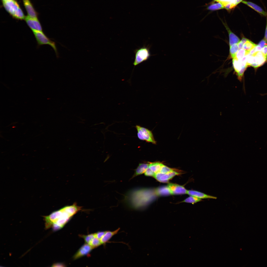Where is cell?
Masks as SVG:
<instances>
[{
  "label": "cell",
  "instance_id": "ba28073f",
  "mask_svg": "<svg viewBox=\"0 0 267 267\" xmlns=\"http://www.w3.org/2000/svg\"><path fill=\"white\" fill-rule=\"evenodd\" d=\"M167 186L171 195H180L187 194V190L182 186L177 184L170 183Z\"/></svg>",
  "mask_w": 267,
  "mask_h": 267
},
{
  "label": "cell",
  "instance_id": "d6a6232c",
  "mask_svg": "<svg viewBox=\"0 0 267 267\" xmlns=\"http://www.w3.org/2000/svg\"><path fill=\"white\" fill-rule=\"evenodd\" d=\"M65 265L61 263H55L54 264L51 266L52 267H65Z\"/></svg>",
  "mask_w": 267,
  "mask_h": 267
},
{
  "label": "cell",
  "instance_id": "6da1fadb",
  "mask_svg": "<svg viewBox=\"0 0 267 267\" xmlns=\"http://www.w3.org/2000/svg\"><path fill=\"white\" fill-rule=\"evenodd\" d=\"M150 48L148 46L144 45L134 50L135 59L133 63L134 67L147 60L150 58L152 55Z\"/></svg>",
  "mask_w": 267,
  "mask_h": 267
},
{
  "label": "cell",
  "instance_id": "d590c367",
  "mask_svg": "<svg viewBox=\"0 0 267 267\" xmlns=\"http://www.w3.org/2000/svg\"><path fill=\"white\" fill-rule=\"evenodd\" d=\"M243 0H237L236 2V5H237L240 2H242Z\"/></svg>",
  "mask_w": 267,
  "mask_h": 267
},
{
  "label": "cell",
  "instance_id": "4316f807",
  "mask_svg": "<svg viewBox=\"0 0 267 267\" xmlns=\"http://www.w3.org/2000/svg\"><path fill=\"white\" fill-rule=\"evenodd\" d=\"M174 171L172 169L163 164L161 166L159 172L163 173H167Z\"/></svg>",
  "mask_w": 267,
  "mask_h": 267
},
{
  "label": "cell",
  "instance_id": "ac0fdd59",
  "mask_svg": "<svg viewBox=\"0 0 267 267\" xmlns=\"http://www.w3.org/2000/svg\"><path fill=\"white\" fill-rule=\"evenodd\" d=\"M149 167L155 174L159 172L161 166L163 164L158 162H149Z\"/></svg>",
  "mask_w": 267,
  "mask_h": 267
},
{
  "label": "cell",
  "instance_id": "3957f363",
  "mask_svg": "<svg viewBox=\"0 0 267 267\" xmlns=\"http://www.w3.org/2000/svg\"><path fill=\"white\" fill-rule=\"evenodd\" d=\"M135 127L137 131V136L140 139L154 144L156 143L153 134L150 131L138 125H136Z\"/></svg>",
  "mask_w": 267,
  "mask_h": 267
},
{
  "label": "cell",
  "instance_id": "7402d4cb",
  "mask_svg": "<svg viewBox=\"0 0 267 267\" xmlns=\"http://www.w3.org/2000/svg\"><path fill=\"white\" fill-rule=\"evenodd\" d=\"M237 44H235L230 46L229 53L231 57L233 59L234 58L236 54L239 50Z\"/></svg>",
  "mask_w": 267,
  "mask_h": 267
},
{
  "label": "cell",
  "instance_id": "8d00e7d4",
  "mask_svg": "<svg viewBox=\"0 0 267 267\" xmlns=\"http://www.w3.org/2000/svg\"><path fill=\"white\" fill-rule=\"evenodd\" d=\"M2 0V2H3V1H7V0Z\"/></svg>",
  "mask_w": 267,
  "mask_h": 267
},
{
  "label": "cell",
  "instance_id": "4dcf8cb0",
  "mask_svg": "<svg viewBox=\"0 0 267 267\" xmlns=\"http://www.w3.org/2000/svg\"><path fill=\"white\" fill-rule=\"evenodd\" d=\"M258 45L262 48L264 46L267 45V42L264 39L259 42Z\"/></svg>",
  "mask_w": 267,
  "mask_h": 267
},
{
  "label": "cell",
  "instance_id": "2e32d148",
  "mask_svg": "<svg viewBox=\"0 0 267 267\" xmlns=\"http://www.w3.org/2000/svg\"><path fill=\"white\" fill-rule=\"evenodd\" d=\"M149 166V163H140L136 168L135 170L134 173L132 178L136 176L144 174Z\"/></svg>",
  "mask_w": 267,
  "mask_h": 267
},
{
  "label": "cell",
  "instance_id": "836d02e7",
  "mask_svg": "<svg viewBox=\"0 0 267 267\" xmlns=\"http://www.w3.org/2000/svg\"><path fill=\"white\" fill-rule=\"evenodd\" d=\"M256 52L258 51H261L262 48L258 45H257L254 48Z\"/></svg>",
  "mask_w": 267,
  "mask_h": 267
},
{
  "label": "cell",
  "instance_id": "9a60e30c",
  "mask_svg": "<svg viewBox=\"0 0 267 267\" xmlns=\"http://www.w3.org/2000/svg\"><path fill=\"white\" fill-rule=\"evenodd\" d=\"M120 230V228H119L113 231H106L104 235L100 240L102 244H105L108 242L113 236L118 233Z\"/></svg>",
  "mask_w": 267,
  "mask_h": 267
},
{
  "label": "cell",
  "instance_id": "f1b7e54d",
  "mask_svg": "<svg viewBox=\"0 0 267 267\" xmlns=\"http://www.w3.org/2000/svg\"><path fill=\"white\" fill-rule=\"evenodd\" d=\"M248 40V39L246 38L243 37L242 40L241 41L240 40L239 42L237 44V45L239 48L240 49L243 48V44Z\"/></svg>",
  "mask_w": 267,
  "mask_h": 267
},
{
  "label": "cell",
  "instance_id": "7c38bea8",
  "mask_svg": "<svg viewBox=\"0 0 267 267\" xmlns=\"http://www.w3.org/2000/svg\"><path fill=\"white\" fill-rule=\"evenodd\" d=\"M242 2L254 10L261 16H267V12L256 4L250 1L243 0Z\"/></svg>",
  "mask_w": 267,
  "mask_h": 267
},
{
  "label": "cell",
  "instance_id": "5b68a950",
  "mask_svg": "<svg viewBox=\"0 0 267 267\" xmlns=\"http://www.w3.org/2000/svg\"><path fill=\"white\" fill-rule=\"evenodd\" d=\"M2 2L5 10L12 17L20 7L15 0H8Z\"/></svg>",
  "mask_w": 267,
  "mask_h": 267
},
{
  "label": "cell",
  "instance_id": "d6986e66",
  "mask_svg": "<svg viewBox=\"0 0 267 267\" xmlns=\"http://www.w3.org/2000/svg\"><path fill=\"white\" fill-rule=\"evenodd\" d=\"M237 0H216V1L221 3L224 7L228 4H230V8L231 10L236 6Z\"/></svg>",
  "mask_w": 267,
  "mask_h": 267
},
{
  "label": "cell",
  "instance_id": "8fae6325",
  "mask_svg": "<svg viewBox=\"0 0 267 267\" xmlns=\"http://www.w3.org/2000/svg\"><path fill=\"white\" fill-rule=\"evenodd\" d=\"M28 16L31 18H38L37 13L30 0H22Z\"/></svg>",
  "mask_w": 267,
  "mask_h": 267
},
{
  "label": "cell",
  "instance_id": "e0dca14e",
  "mask_svg": "<svg viewBox=\"0 0 267 267\" xmlns=\"http://www.w3.org/2000/svg\"><path fill=\"white\" fill-rule=\"evenodd\" d=\"M156 194L158 196H166L171 195L167 186L160 187L156 190Z\"/></svg>",
  "mask_w": 267,
  "mask_h": 267
},
{
  "label": "cell",
  "instance_id": "4fadbf2b",
  "mask_svg": "<svg viewBox=\"0 0 267 267\" xmlns=\"http://www.w3.org/2000/svg\"><path fill=\"white\" fill-rule=\"evenodd\" d=\"M187 194L190 196H192L201 199H216V197L207 195L204 193L196 191L193 190H187Z\"/></svg>",
  "mask_w": 267,
  "mask_h": 267
},
{
  "label": "cell",
  "instance_id": "44dd1931",
  "mask_svg": "<svg viewBox=\"0 0 267 267\" xmlns=\"http://www.w3.org/2000/svg\"><path fill=\"white\" fill-rule=\"evenodd\" d=\"M257 44L248 40L243 44V48L249 52Z\"/></svg>",
  "mask_w": 267,
  "mask_h": 267
},
{
  "label": "cell",
  "instance_id": "52a82bcc",
  "mask_svg": "<svg viewBox=\"0 0 267 267\" xmlns=\"http://www.w3.org/2000/svg\"><path fill=\"white\" fill-rule=\"evenodd\" d=\"M179 174L178 173L174 171L167 173L158 172L155 174L154 177L160 182L165 183L168 182L174 176Z\"/></svg>",
  "mask_w": 267,
  "mask_h": 267
},
{
  "label": "cell",
  "instance_id": "7a4b0ae2",
  "mask_svg": "<svg viewBox=\"0 0 267 267\" xmlns=\"http://www.w3.org/2000/svg\"><path fill=\"white\" fill-rule=\"evenodd\" d=\"M33 32L37 41L38 47L43 45H49L54 50L57 57H59V54L55 42L48 38L43 31H36Z\"/></svg>",
  "mask_w": 267,
  "mask_h": 267
},
{
  "label": "cell",
  "instance_id": "277c9868",
  "mask_svg": "<svg viewBox=\"0 0 267 267\" xmlns=\"http://www.w3.org/2000/svg\"><path fill=\"white\" fill-rule=\"evenodd\" d=\"M232 64L233 68L238 79L242 81L245 71L248 66L247 64L244 63L240 60L234 58L233 59Z\"/></svg>",
  "mask_w": 267,
  "mask_h": 267
},
{
  "label": "cell",
  "instance_id": "cb8c5ba5",
  "mask_svg": "<svg viewBox=\"0 0 267 267\" xmlns=\"http://www.w3.org/2000/svg\"><path fill=\"white\" fill-rule=\"evenodd\" d=\"M201 200V199L194 196H190L183 201L182 202L190 203L194 204Z\"/></svg>",
  "mask_w": 267,
  "mask_h": 267
},
{
  "label": "cell",
  "instance_id": "83f0119b",
  "mask_svg": "<svg viewBox=\"0 0 267 267\" xmlns=\"http://www.w3.org/2000/svg\"><path fill=\"white\" fill-rule=\"evenodd\" d=\"M144 174L146 176L153 177H154L155 174L151 170L149 167H148L144 173Z\"/></svg>",
  "mask_w": 267,
  "mask_h": 267
},
{
  "label": "cell",
  "instance_id": "e575fe53",
  "mask_svg": "<svg viewBox=\"0 0 267 267\" xmlns=\"http://www.w3.org/2000/svg\"><path fill=\"white\" fill-rule=\"evenodd\" d=\"M266 17V24L265 37L264 39L267 42V16Z\"/></svg>",
  "mask_w": 267,
  "mask_h": 267
},
{
  "label": "cell",
  "instance_id": "d4e9b609",
  "mask_svg": "<svg viewBox=\"0 0 267 267\" xmlns=\"http://www.w3.org/2000/svg\"><path fill=\"white\" fill-rule=\"evenodd\" d=\"M81 236L84 238L87 244L89 245L93 239L95 237V233L90 234L86 235H82Z\"/></svg>",
  "mask_w": 267,
  "mask_h": 267
},
{
  "label": "cell",
  "instance_id": "74e56055",
  "mask_svg": "<svg viewBox=\"0 0 267 267\" xmlns=\"http://www.w3.org/2000/svg\"><path fill=\"white\" fill-rule=\"evenodd\" d=\"M214 0L215 1H216V0Z\"/></svg>",
  "mask_w": 267,
  "mask_h": 267
},
{
  "label": "cell",
  "instance_id": "30bf717a",
  "mask_svg": "<svg viewBox=\"0 0 267 267\" xmlns=\"http://www.w3.org/2000/svg\"><path fill=\"white\" fill-rule=\"evenodd\" d=\"M94 248L89 245L85 244L78 250L73 257L75 260L89 254Z\"/></svg>",
  "mask_w": 267,
  "mask_h": 267
},
{
  "label": "cell",
  "instance_id": "5bb4252c",
  "mask_svg": "<svg viewBox=\"0 0 267 267\" xmlns=\"http://www.w3.org/2000/svg\"><path fill=\"white\" fill-rule=\"evenodd\" d=\"M223 23L228 33L230 46L234 44H238L240 41V39L231 31L226 24L224 23Z\"/></svg>",
  "mask_w": 267,
  "mask_h": 267
},
{
  "label": "cell",
  "instance_id": "603a6c76",
  "mask_svg": "<svg viewBox=\"0 0 267 267\" xmlns=\"http://www.w3.org/2000/svg\"><path fill=\"white\" fill-rule=\"evenodd\" d=\"M249 54V52L243 48L241 49L238 51L235 58L238 60H240Z\"/></svg>",
  "mask_w": 267,
  "mask_h": 267
},
{
  "label": "cell",
  "instance_id": "484cf974",
  "mask_svg": "<svg viewBox=\"0 0 267 267\" xmlns=\"http://www.w3.org/2000/svg\"><path fill=\"white\" fill-rule=\"evenodd\" d=\"M102 244L100 240L95 237L92 241L90 245L93 248L97 247Z\"/></svg>",
  "mask_w": 267,
  "mask_h": 267
},
{
  "label": "cell",
  "instance_id": "8992f818",
  "mask_svg": "<svg viewBox=\"0 0 267 267\" xmlns=\"http://www.w3.org/2000/svg\"><path fill=\"white\" fill-rule=\"evenodd\" d=\"M28 26L33 31H43L42 25L38 19L26 16L24 19Z\"/></svg>",
  "mask_w": 267,
  "mask_h": 267
},
{
  "label": "cell",
  "instance_id": "1f68e13d",
  "mask_svg": "<svg viewBox=\"0 0 267 267\" xmlns=\"http://www.w3.org/2000/svg\"><path fill=\"white\" fill-rule=\"evenodd\" d=\"M261 52L265 56L267 57V45L262 48Z\"/></svg>",
  "mask_w": 267,
  "mask_h": 267
},
{
  "label": "cell",
  "instance_id": "9c48e42d",
  "mask_svg": "<svg viewBox=\"0 0 267 267\" xmlns=\"http://www.w3.org/2000/svg\"><path fill=\"white\" fill-rule=\"evenodd\" d=\"M252 55L255 57V63L251 66L255 69L263 65L267 60V57L265 56L261 51L257 52Z\"/></svg>",
  "mask_w": 267,
  "mask_h": 267
},
{
  "label": "cell",
  "instance_id": "ffe728a7",
  "mask_svg": "<svg viewBox=\"0 0 267 267\" xmlns=\"http://www.w3.org/2000/svg\"><path fill=\"white\" fill-rule=\"evenodd\" d=\"M207 9L209 10L214 11L224 9V8L221 3L218 2L210 5L207 7Z\"/></svg>",
  "mask_w": 267,
  "mask_h": 267
},
{
  "label": "cell",
  "instance_id": "f546056e",
  "mask_svg": "<svg viewBox=\"0 0 267 267\" xmlns=\"http://www.w3.org/2000/svg\"><path fill=\"white\" fill-rule=\"evenodd\" d=\"M106 231H99L95 233V237L98 239L100 240L104 235Z\"/></svg>",
  "mask_w": 267,
  "mask_h": 267
}]
</instances>
